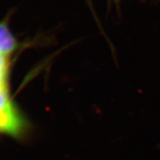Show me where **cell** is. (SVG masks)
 Listing matches in <instances>:
<instances>
[{"instance_id":"cell-1","label":"cell","mask_w":160,"mask_h":160,"mask_svg":"<svg viewBox=\"0 0 160 160\" xmlns=\"http://www.w3.org/2000/svg\"><path fill=\"white\" fill-rule=\"evenodd\" d=\"M25 127V122L12 102L0 111V131L17 137Z\"/></svg>"},{"instance_id":"cell-2","label":"cell","mask_w":160,"mask_h":160,"mask_svg":"<svg viewBox=\"0 0 160 160\" xmlns=\"http://www.w3.org/2000/svg\"><path fill=\"white\" fill-rule=\"evenodd\" d=\"M17 48V42L5 23H0V51L4 54L11 53Z\"/></svg>"},{"instance_id":"cell-3","label":"cell","mask_w":160,"mask_h":160,"mask_svg":"<svg viewBox=\"0 0 160 160\" xmlns=\"http://www.w3.org/2000/svg\"><path fill=\"white\" fill-rule=\"evenodd\" d=\"M11 100L10 99L6 80L0 82V111L2 110Z\"/></svg>"},{"instance_id":"cell-4","label":"cell","mask_w":160,"mask_h":160,"mask_svg":"<svg viewBox=\"0 0 160 160\" xmlns=\"http://www.w3.org/2000/svg\"><path fill=\"white\" fill-rule=\"evenodd\" d=\"M8 69V60L7 55L0 51V79L7 77V72Z\"/></svg>"},{"instance_id":"cell-5","label":"cell","mask_w":160,"mask_h":160,"mask_svg":"<svg viewBox=\"0 0 160 160\" xmlns=\"http://www.w3.org/2000/svg\"><path fill=\"white\" fill-rule=\"evenodd\" d=\"M5 80H6V78H2V79H0V82L2 81H5Z\"/></svg>"}]
</instances>
